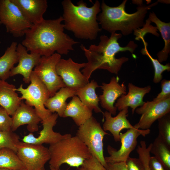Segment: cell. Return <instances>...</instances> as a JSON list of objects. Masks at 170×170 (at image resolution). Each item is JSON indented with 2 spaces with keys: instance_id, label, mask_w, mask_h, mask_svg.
<instances>
[{
  "instance_id": "cell-1",
  "label": "cell",
  "mask_w": 170,
  "mask_h": 170,
  "mask_svg": "<svg viewBox=\"0 0 170 170\" xmlns=\"http://www.w3.org/2000/svg\"><path fill=\"white\" fill-rule=\"evenodd\" d=\"M62 16L54 19H43L33 24L25 32L22 44L31 53L49 56L55 52L61 55H67L73 50V46L79 42L64 32Z\"/></svg>"
},
{
  "instance_id": "cell-2",
  "label": "cell",
  "mask_w": 170,
  "mask_h": 170,
  "mask_svg": "<svg viewBox=\"0 0 170 170\" xmlns=\"http://www.w3.org/2000/svg\"><path fill=\"white\" fill-rule=\"evenodd\" d=\"M111 33L109 37L105 35L101 36L97 45L92 44L88 49L83 44L80 46L88 60L82 71L88 80L93 72L97 69L107 70L117 75L122 65L129 59L125 57L116 58V54L128 51L133 55L138 47L133 41H130L126 46H120L118 41L122 37V34L116 32Z\"/></svg>"
},
{
  "instance_id": "cell-3",
  "label": "cell",
  "mask_w": 170,
  "mask_h": 170,
  "mask_svg": "<svg viewBox=\"0 0 170 170\" xmlns=\"http://www.w3.org/2000/svg\"><path fill=\"white\" fill-rule=\"evenodd\" d=\"M61 4L64 29L72 32L78 39L95 40L102 30L97 21V16L101 11L99 1L96 0L90 7L82 0L78 2L77 5L71 0H64Z\"/></svg>"
},
{
  "instance_id": "cell-4",
  "label": "cell",
  "mask_w": 170,
  "mask_h": 170,
  "mask_svg": "<svg viewBox=\"0 0 170 170\" xmlns=\"http://www.w3.org/2000/svg\"><path fill=\"white\" fill-rule=\"evenodd\" d=\"M127 1L124 0L119 6L112 7L102 1L100 5L102 12L97 16V20L99 21L102 29L110 33L120 31L122 35H129L144 26V19L148 10L158 2L148 5L139 4L136 12L129 14L125 10Z\"/></svg>"
},
{
  "instance_id": "cell-5",
  "label": "cell",
  "mask_w": 170,
  "mask_h": 170,
  "mask_svg": "<svg viewBox=\"0 0 170 170\" xmlns=\"http://www.w3.org/2000/svg\"><path fill=\"white\" fill-rule=\"evenodd\" d=\"M48 148L50 168L60 169L63 164L78 168L92 156L88 148L76 135L50 145Z\"/></svg>"
},
{
  "instance_id": "cell-6",
  "label": "cell",
  "mask_w": 170,
  "mask_h": 170,
  "mask_svg": "<svg viewBox=\"0 0 170 170\" xmlns=\"http://www.w3.org/2000/svg\"><path fill=\"white\" fill-rule=\"evenodd\" d=\"M107 134L93 116L79 127L76 134L88 148L92 156L105 168L107 163L104 155L103 140L105 135Z\"/></svg>"
},
{
  "instance_id": "cell-7",
  "label": "cell",
  "mask_w": 170,
  "mask_h": 170,
  "mask_svg": "<svg viewBox=\"0 0 170 170\" xmlns=\"http://www.w3.org/2000/svg\"><path fill=\"white\" fill-rule=\"evenodd\" d=\"M30 84L26 88L21 84L16 91L22 95L20 97L25 103L31 107H34L37 114L41 119V122L48 119L52 114L46 108L44 104L50 97L48 92L45 86L39 79L33 71L30 76Z\"/></svg>"
},
{
  "instance_id": "cell-8",
  "label": "cell",
  "mask_w": 170,
  "mask_h": 170,
  "mask_svg": "<svg viewBox=\"0 0 170 170\" xmlns=\"http://www.w3.org/2000/svg\"><path fill=\"white\" fill-rule=\"evenodd\" d=\"M4 25L6 32L15 37L23 36L33 24L24 17L11 0H0V25Z\"/></svg>"
},
{
  "instance_id": "cell-9",
  "label": "cell",
  "mask_w": 170,
  "mask_h": 170,
  "mask_svg": "<svg viewBox=\"0 0 170 170\" xmlns=\"http://www.w3.org/2000/svg\"><path fill=\"white\" fill-rule=\"evenodd\" d=\"M61 59V55L57 53L49 56H42L33 71L46 87L50 97L53 96L58 90L66 87L56 71V66Z\"/></svg>"
},
{
  "instance_id": "cell-10",
  "label": "cell",
  "mask_w": 170,
  "mask_h": 170,
  "mask_svg": "<svg viewBox=\"0 0 170 170\" xmlns=\"http://www.w3.org/2000/svg\"><path fill=\"white\" fill-rule=\"evenodd\" d=\"M16 148V154L27 170H45V165L50 159L48 148L20 141Z\"/></svg>"
},
{
  "instance_id": "cell-11",
  "label": "cell",
  "mask_w": 170,
  "mask_h": 170,
  "mask_svg": "<svg viewBox=\"0 0 170 170\" xmlns=\"http://www.w3.org/2000/svg\"><path fill=\"white\" fill-rule=\"evenodd\" d=\"M150 132V130H141L135 128L128 129L125 133H120L119 135L121 145L117 150L108 145L107 151L109 155L105 157L107 163H114L125 162L130 153L135 149L137 144V138L140 136L145 137Z\"/></svg>"
},
{
  "instance_id": "cell-12",
  "label": "cell",
  "mask_w": 170,
  "mask_h": 170,
  "mask_svg": "<svg viewBox=\"0 0 170 170\" xmlns=\"http://www.w3.org/2000/svg\"><path fill=\"white\" fill-rule=\"evenodd\" d=\"M141 115L139 122L133 127L137 129H150L156 120L170 112V98L159 102L148 101L135 111Z\"/></svg>"
},
{
  "instance_id": "cell-13",
  "label": "cell",
  "mask_w": 170,
  "mask_h": 170,
  "mask_svg": "<svg viewBox=\"0 0 170 170\" xmlns=\"http://www.w3.org/2000/svg\"><path fill=\"white\" fill-rule=\"evenodd\" d=\"M86 64L76 63L71 58L67 60L61 59L56 66V72L66 87L76 90L89 82V80L80 71Z\"/></svg>"
},
{
  "instance_id": "cell-14",
  "label": "cell",
  "mask_w": 170,
  "mask_h": 170,
  "mask_svg": "<svg viewBox=\"0 0 170 170\" xmlns=\"http://www.w3.org/2000/svg\"><path fill=\"white\" fill-rule=\"evenodd\" d=\"M58 116L56 113H52L46 120L41 122L43 128L40 132L38 137H36L32 133H30L23 137L22 141L33 144H46L51 145L62 139L71 137L70 133L62 135L54 131L53 128L56 123Z\"/></svg>"
},
{
  "instance_id": "cell-15",
  "label": "cell",
  "mask_w": 170,
  "mask_h": 170,
  "mask_svg": "<svg viewBox=\"0 0 170 170\" xmlns=\"http://www.w3.org/2000/svg\"><path fill=\"white\" fill-rule=\"evenodd\" d=\"M119 78L117 76L116 77H112L110 82L102 83L100 86L103 90V94L99 97L101 107L115 115L116 113L117 109L114 105L115 100L122 94H127L126 87L123 82L120 84Z\"/></svg>"
},
{
  "instance_id": "cell-16",
  "label": "cell",
  "mask_w": 170,
  "mask_h": 170,
  "mask_svg": "<svg viewBox=\"0 0 170 170\" xmlns=\"http://www.w3.org/2000/svg\"><path fill=\"white\" fill-rule=\"evenodd\" d=\"M16 50L19 63L11 70L10 76L21 75L25 82L29 83L32 69L39 63L41 56L36 53L28 54L26 48L20 43L17 45Z\"/></svg>"
},
{
  "instance_id": "cell-17",
  "label": "cell",
  "mask_w": 170,
  "mask_h": 170,
  "mask_svg": "<svg viewBox=\"0 0 170 170\" xmlns=\"http://www.w3.org/2000/svg\"><path fill=\"white\" fill-rule=\"evenodd\" d=\"M12 116L11 130L13 132L20 126L26 124L28 130L31 133L37 131L38 124L42 121L35 109L23 100Z\"/></svg>"
},
{
  "instance_id": "cell-18",
  "label": "cell",
  "mask_w": 170,
  "mask_h": 170,
  "mask_svg": "<svg viewBox=\"0 0 170 170\" xmlns=\"http://www.w3.org/2000/svg\"><path fill=\"white\" fill-rule=\"evenodd\" d=\"M19 8L24 17L34 24L42 20L48 8L46 0H11Z\"/></svg>"
},
{
  "instance_id": "cell-19",
  "label": "cell",
  "mask_w": 170,
  "mask_h": 170,
  "mask_svg": "<svg viewBox=\"0 0 170 170\" xmlns=\"http://www.w3.org/2000/svg\"><path fill=\"white\" fill-rule=\"evenodd\" d=\"M128 94H122L114 106L119 111L126 107H130L132 109V114H133L135 109L144 103L145 102L143 101L144 97L150 92L151 87L148 86L144 87H139L131 83H128Z\"/></svg>"
},
{
  "instance_id": "cell-20",
  "label": "cell",
  "mask_w": 170,
  "mask_h": 170,
  "mask_svg": "<svg viewBox=\"0 0 170 170\" xmlns=\"http://www.w3.org/2000/svg\"><path fill=\"white\" fill-rule=\"evenodd\" d=\"M128 107H127L120 111L115 117L106 111L103 114L105 121L103 124V129L105 131H109L112 134L115 142L120 141V132L123 129L133 128L134 127L127 119Z\"/></svg>"
},
{
  "instance_id": "cell-21",
  "label": "cell",
  "mask_w": 170,
  "mask_h": 170,
  "mask_svg": "<svg viewBox=\"0 0 170 170\" xmlns=\"http://www.w3.org/2000/svg\"><path fill=\"white\" fill-rule=\"evenodd\" d=\"M16 88L14 85L0 79V106L11 116L22 100L16 92Z\"/></svg>"
},
{
  "instance_id": "cell-22",
  "label": "cell",
  "mask_w": 170,
  "mask_h": 170,
  "mask_svg": "<svg viewBox=\"0 0 170 170\" xmlns=\"http://www.w3.org/2000/svg\"><path fill=\"white\" fill-rule=\"evenodd\" d=\"M92 111L82 103L78 96L75 95L67 104L63 117H71L79 127L92 116Z\"/></svg>"
},
{
  "instance_id": "cell-23",
  "label": "cell",
  "mask_w": 170,
  "mask_h": 170,
  "mask_svg": "<svg viewBox=\"0 0 170 170\" xmlns=\"http://www.w3.org/2000/svg\"><path fill=\"white\" fill-rule=\"evenodd\" d=\"M76 95V90L67 87L61 88L54 95L50 97L44 104L45 107L52 113L56 112L59 116L63 117L69 98Z\"/></svg>"
},
{
  "instance_id": "cell-24",
  "label": "cell",
  "mask_w": 170,
  "mask_h": 170,
  "mask_svg": "<svg viewBox=\"0 0 170 170\" xmlns=\"http://www.w3.org/2000/svg\"><path fill=\"white\" fill-rule=\"evenodd\" d=\"M100 87L96 82L92 80L84 86L76 90V95L78 96L82 103L96 113L104 112L99 106V101L96 93L95 89Z\"/></svg>"
},
{
  "instance_id": "cell-25",
  "label": "cell",
  "mask_w": 170,
  "mask_h": 170,
  "mask_svg": "<svg viewBox=\"0 0 170 170\" xmlns=\"http://www.w3.org/2000/svg\"><path fill=\"white\" fill-rule=\"evenodd\" d=\"M155 24L156 29L160 32L164 40V45L163 49L157 54L158 60L161 63L166 61L170 52V23H166L161 20L154 12H150L147 19Z\"/></svg>"
},
{
  "instance_id": "cell-26",
  "label": "cell",
  "mask_w": 170,
  "mask_h": 170,
  "mask_svg": "<svg viewBox=\"0 0 170 170\" xmlns=\"http://www.w3.org/2000/svg\"><path fill=\"white\" fill-rule=\"evenodd\" d=\"M18 44L13 42L8 47L4 54L0 57V79L6 81L10 76L11 70L14 65L18 62V56L16 52Z\"/></svg>"
},
{
  "instance_id": "cell-27",
  "label": "cell",
  "mask_w": 170,
  "mask_h": 170,
  "mask_svg": "<svg viewBox=\"0 0 170 170\" xmlns=\"http://www.w3.org/2000/svg\"><path fill=\"white\" fill-rule=\"evenodd\" d=\"M150 152L161 162L165 170H170V146L159 135L151 143Z\"/></svg>"
},
{
  "instance_id": "cell-28",
  "label": "cell",
  "mask_w": 170,
  "mask_h": 170,
  "mask_svg": "<svg viewBox=\"0 0 170 170\" xmlns=\"http://www.w3.org/2000/svg\"><path fill=\"white\" fill-rule=\"evenodd\" d=\"M0 168L11 170L26 169L16 153L12 150L7 148L0 149Z\"/></svg>"
},
{
  "instance_id": "cell-29",
  "label": "cell",
  "mask_w": 170,
  "mask_h": 170,
  "mask_svg": "<svg viewBox=\"0 0 170 170\" xmlns=\"http://www.w3.org/2000/svg\"><path fill=\"white\" fill-rule=\"evenodd\" d=\"M141 39L144 43V48L142 49L140 52L143 55H147L151 61L155 71L153 81L155 83H158L162 78V73L165 71H170V63H168L164 65L161 64L157 59L154 58L147 50L148 44L144 40V37H142Z\"/></svg>"
},
{
  "instance_id": "cell-30",
  "label": "cell",
  "mask_w": 170,
  "mask_h": 170,
  "mask_svg": "<svg viewBox=\"0 0 170 170\" xmlns=\"http://www.w3.org/2000/svg\"><path fill=\"white\" fill-rule=\"evenodd\" d=\"M19 136L12 131H0V149L7 148L16 153L17 145L20 141Z\"/></svg>"
},
{
  "instance_id": "cell-31",
  "label": "cell",
  "mask_w": 170,
  "mask_h": 170,
  "mask_svg": "<svg viewBox=\"0 0 170 170\" xmlns=\"http://www.w3.org/2000/svg\"><path fill=\"white\" fill-rule=\"evenodd\" d=\"M159 135L162 139L170 146V113L157 120Z\"/></svg>"
},
{
  "instance_id": "cell-32",
  "label": "cell",
  "mask_w": 170,
  "mask_h": 170,
  "mask_svg": "<svg viewBox=\"0 0 170 170\" xmlns=\"http://www.w3.org/2000/svg\"><path fill=\"white\" fill-rule=\"evenodd\" d=\"M151 143L147 147L146 142L141 140L138 146L136 151L144 170H151L149 165Z\"/></svg>"
},
{
  "instance_id": "cell-33",
  "label": "cell",
  "mask_w": 170,
  "mask_h": 170,
  "mask_svg": "<svg viewBox=\"0 0 170 170\" xmlns=\"http://www.w3.org/2000/svg\"><path fill=\"white\" fill-rule=\"evenodd\" d=\"M12 124V118L6 110L0 106V131H11Z\"/></svg>"
},
{
  "instance_id": "cell-34",
  "label": "cell",
  "mask_w": 170,
  "mask_h": 170,
  "mask_svg": "<svg viewBox=\"0 0 170 170\" xmlns=\"http://www.w3.org/2000/svg\"><path fill=\"white\" fill-rule=\"evenodd\" d=\"M162 90L153 101L159 102L170 98V81L166 79L162 80L161 82Z\"/></svg>"
},
{
  "instance_id": "cell-35",
  "label": "cell",
  "mask_w": 170,
  "mask_h": 170,
  "mask_svg": "<svg viewBox=\"0 0 170 170\" xmlns=\"http://www.w3.org/2000/svg\"><path fill=\"white\" fill-rule=\"evenodd\" d=\"M82 166L86 167L89 170H107L93 156L85 160Z\"/></svg>"
},
{
  "instance_id": "cell-36",
  "label": "cell",
  "mask_w": 170,
  "mask_h": 170,
  "mask_svg": "<svg viewBox=\"0 0 170 170\" xmlns=\"http://www.w3.org/2000/svg\"><path fill=\"white\" fill-rule=\"evenodd\" d=\"M125 163L128 170H144L139 158L129 157Z\"/></svg>"
},
{
  "instance_id": "cell-37",
  "label": "cell",
  "mask_w": 170,
  "mask_h": 170,
  "mask_svg": "<svg viewBox=\"0 0 170 170\" xmlns=\"http://www.w3.org/2000/svg\"><path fill=\"white\" fill-rule=\"evenodd\" d=\"M149 165L151 170H165L162 164L154 156L150 157Z\"/></svg>"
},
{
  "instance_id": "cell-38",
  "label": "cell",
  "mask_w": 170,
  "mask_h": 170,
  "mask_svg": "<svg viewBox=\"0 0 170 170\" xmlns=\"http://www.w3.org/2000/svg\"><path fill=\"white\" fill-rule=\"evenodd\" d=\"M106 168L107 170H128L125 162L114 163H107Z\"/></svg>"
},
{
  "instance_id": "cell-39",
  "label": "cell",
  "mask_w": 170,
  "mask_h": 170,
  "mask_svg": "<svg viewBox=\"0 0 170 170\" xmlns=\"http://www.w3.org/2000/svg\"><path fill=\"white\" fill-rule=\"evenodd\" d=\"M76 170H89L88 168L84 166H81Z\"/></svg>"
},
{
  "instance_id": "cell-40",
  "label": "cell",
  "mask_w": 170,
  "mask_h": 170,
  "mask_svg": "<svg viewBox=\"0 0 170 170\" xmlns=\"http://www.w3.org/2000/svg\"><path fill=\"white\" fill-rule=\"evenodd\" d=\"M50 170H60V169H55V168H50Z\"/></svg>"
},
{
  "instance_id": "cell-41",
  "label": "cell",
  "mask_w": 170,
  "mask_h": 170,
  "mask_svg": "<svg viewBox=\"0 0 170 170\" xmlns=\"http://www.w3.org/2000/svg\"><path fill=\"white\" fill-rule=\"evenodd\" d=\"M0 170H11L10 169H5V168H0Z\"/></svg>"
},
{
  "instance_id": "cell-42",
  "label": "cell",
  "mask_w": 170,
  "mask_h": 170,
  "mask_svg": "<svg viewBox=\"0 0 170 170\" xmlns=\"http://www.w3.org/2000/svg\"><path fill=\"white\" fill-rule=\"evenodd\" d=\"M27 170L26 169H22V170Z\"/></svg>"
},
{
  "instance_id": "cell-43",
  "label": "cell",
  "mask_w": 170,
  "mask_h": 170,
  "mask_svg": "<svg viewBox=\"0 0 170 170\" xmlns=\"http://www.w3.org/2000/svg\"><path fill=\"white\" fill-rule=\"evenodd\" d=\"M1 43V41H0V43Z\"/></svg>"
}]
</instances>
